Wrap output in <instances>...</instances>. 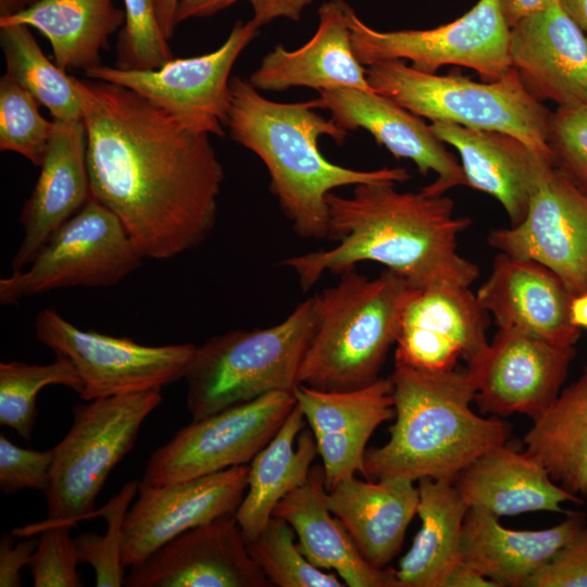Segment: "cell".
I'll use <instances>...</instances> for the list:
<instances>
[{
    "label": "cell",
    "instance_id": "cell-1",
    "mask_svg": "<svg viewBox=\"0 0 587 587\" xmlns=\"http://www.w3.org/2000/svg\"><path fill=\"white\" fill-rule=\"evenodd\" d=\"M74 85L91 197L117 216L143 258L167 260L202 243L224 182L210 134L126 87L75 76Z\"/></svg>",
    "mask_w": 587,
    "mask_h": 587
},
{
    "label": "cell",
    "instance_id": "cell-2",
    "mask_svg": "<svg viewBox=\"0 0 587 587\" xmlns=\"http://www.w3.org/2000/svg\"><path fill=\"white\" fill-rule=\"evenodd\" d=\"M392 182L353 186L351 196H327L329 235L336 241L284 259L303 290L325 273L341 274L372 261L404 277L412 287L452 284L470 287L478 266L458 252V237L471 218L455 216L451 198L423 191L400 192Z\"/></svg>",
    "mask_w": 587,
    "mask_h": 587
},
{
    "label": "cell",
    "instance_id": "cell-3",
    "mask_svg": "<svg viewBox=\"0 0 587 587\" xmlns=\"http://www.w3.org/2000/svg\"><path fill=\"white\" fill-rule=\"evenodd\" d=\"M315 109V99L268 100L249 80L235 75L226 128L232 140L253 152L267 168L271 191L295 233L325 239L329 235L326 200L334 189L374 182L404 183L411 174L404 167L353 170L325 159L319 138L328 136L342 145L348 132Z\"/></svg>",
    "mask_w": 587,
    "mask_h": 587
},
{
    "label": "cell",
    "instance_id": "cell-4",
    "mask_svg": "<svg viewBox=\"0 0 587 587\" xmlns=\"http://www.w3.org/2000/svg\"><path fill=\"white\" fill-rule=\"evenodd\" d=\"M390 438L364 454L366 477L454 480L474 460L507 442L511 427L473 412L466 367L428 372L395 364Z\"/></svg>",
    "mask_w": 587,
    "mask_h": 587
},
{
    "label": "cell",
    "instance_id": "cell-5",
    "mask_svg": "<svg viewBox=\"0 0 587 587\" xmlns=\"http://www.w3.org/2000/svg\"><path fill=\"white\" fill-rule=\"evenodd\" d=\"M411 288L387 268L375 278L354 268L342 272L337 285L317 294V324L300 366L299 385L344 391L376 382L396 345Z\"/></svg>",
    "mask_w": 587,
    "mask_h": 587
},
{
    "label": "cell",
    "instance_id": "cell-6",
    "mask_svg": "<svg viewBox=\"0 0 587 587\" xmlns=\"http://www.w3.org/2000/svg\"><path fill=\"white\" fill-rule=\"evenodd\" d=\"M317 316L314 295L276 325L230 330L196 347L184 377L192 421L270 392L294 394Z\"/></svg>",
    "mask_w": 587,
    "mask_h": 587
},
{
    "label": "cell",
    "instance_id": "cell-7",
    "mask_svg": "<svg viewBox=\"0 0 587 587\" xmlns=\"http://www.w3.org/2000/svg\"><path fill=\"white\" fill-rule=\"evenodd\" d=\"M366 78L375 92L432 123L507 133L552 162V112L528 93L512 66L497 80L478 83L454 73L421 72L403 60H386L367 66Z\"/></svg>",
    "mask_w": 587,
    "mask_h": 587
},
{
    "label": "cell",
    "instance_id": "cell-8",
    "mask_svg": "<svg viewBox=\"0 0 587 587\" xmlns=\"http://www.w3.org/2000/svg\"><path fill=\"white\" fill-rule=\"evenodd\" d=\"M161 389L98 398L73 407V424L53 448L43 491L46 522L70 524L95 515L111 471L130 451L141 424L162 402Z\"/></svg>",
    "mask_w": 587,
    "mask_h": 587
},
{
    "label": "cell",
    "instance_id": "cell-9",
    "mask_svg": "<svg viewBox=\"0 0 587 587\" xmlns=\"http://www.w3.org/2000/svg\"><path fill=\"white\" fill-rule=\"evenodd\" d=\"M145 259L117 216L92 197L43 245L29 267L0 279V303L71 287L116 285Z\"/></svg>",
    "mask_w": 587,
    "mask_h": 587
},
{
    "label": "cell",
    "instance_id": "cell-10",
    "mask_svg": "<svg viewBox=\"0 0 587 587\" xmlns=\"http://www.w3.org/2000/svg\"><path fill=\"white\" fill-rule=\"evenodd\" d=\"M355 58L364 66L386 60H408L421 72L436 74L445 65L475 71L485 82L510 68V26L500 0H478L464 15L432 29L379 32L371 28L345 2Z\"/></svg>",
    "mask_w": 587,
    "mask_h": 587
},
{
    "label": "cell",
    "instance_id": "cell-11",
    "mask_svg": "<svg viewBox=\"0 0 587 587\" xmlns=\"http://www.w3.org/2000/svg\"><path fill=\"white\" fill-rule=\"evenodd\" d=\"M36 338L68 358L85 401L162 389L185 377L196 350L192 344L146 346L128 337L82 329L53 309L35 320Z\"/></svg>",
    "mask_w": 587,
    "mask_h": 587
},
{
    "label": "cell",
    "instance_id": "cell-12",
    "mask_svg": "<svg viewBox=\"0 0 587 587\" xmlns=\"http://www.w3.org/2000/svg\"><path fill=\"white\" fill-rule=\"evenodd\" d=\"M297 401L276 391L180 428L150 455L140 484L164 486L246 465L276 435Z\"/></svg>",
    "mask_w": 587,
    "mask_h": 587
},
{
    "label": "cell",
    "instance_id": "cell-13",
    "mask_svg": "<svg viewBox=\"0 0 587 587\" xmlns=\"http://www.w3.org/2000/svg\"><path fill=\"white\" fill-rule=\"evenodd\" d=\"M260 26L238 21L224 43L210 53L172 59L154 70H123L100 64L86 77L126 87L185 126L224 136L230 102V72Z\"/></svg>",
    "mask_w": 587,
    "mask_h": 587
},
{
    "label": "cell",
    "instance_id": "cell-14",
    "mask_svg": "<svg viewBox=\"0 0 587 587\" xmlns=\"http://www.w3.org/2000/svg\"><path fill=\"white\" fill-rule=\"evenodd\" d=\"M575 353L574 347L498 328L482 357L466 365L479 412L501 417L522 413L537 421L559 397Z\"/></svg>",
    "mask_w": 587,
    "mask_h": 587
},
{
    "label": "cell",
    "instance_id": "cell-15",
    "mask_svg": "<svg viewBox=\"0 0 587 587\" xmlns=\"http://www.w3.org/2000/svg\"><path fill=\"white\" fill-rule=\"evenodd\" d=\"M488 242L545 265L573 297L587 291V196L553 164L542 170L523 221L492 230Z\"/></svg>",
    "mask_w": 587,
    "mask_h": 587
},
{
    "label": "cell",
    "instance_id": "cell-16",
    "mask_svg": "<svg viewBox=\"0 0 587 587\" xmlns=\"http://www.w3.org/2000/svg\"><path fill=\"white\" fill-rule=\"evenodd\" d=\"M489 316L470 287H412L401 312L395 364L428 372L452 371L460 359L472 364L489 345Z\"/></svg>",
    "mask_w": 587,
    "mask_h": 587
},
{
    "label": "cell",
    "instance_id": "cell-17",
    "mask_svg": "<svg viewBox=\"0 0 587 587\" xmlns=\"http://www.w3.org/2000/svg\"><path fill=\"white\" fill-rule=\"evenodd\" d=\"M248 472L246 464L164 486L139 484L124 521L123 566L140 563L188 529L234 514L245 496Z\"/></svg>",
    "mask_w": 587,
    "mask_h": 587
},
{
    "label": "cell",
    "instance_id": "cell-18",
    "mask_svg": "<svg viewBox=\"0 0 587 587\" xmlns=\"http://www.w3.org/2000/svg\"><path fill=\"white\" fill-rule=\"evenodd\" d=\"M127 587H270L235 513L188 529L130 566Z\"/></svg>",
    "mask_w": 587,
    "mask_h": 587
},
{
    "label": "cell",
    "instance_id": "cell-19",
    "mask_svg": "<svg viewBox=\"0 0 587 587\" xmlns=\"http://www.w3.org/2000/svg\"><path fill=\"white\" fill-rule=\"evenodd\" d=\"M317 109L330 112L332 120L347 132L367 130L396 159H409L421 174L437 177L421 191L441 196L466 186L461 163L421 116L375 91L339 87L319 91Z\"/></svg>",
    "mask_w": 587,
    "mask_h": 587
},
{
    "label": "cell",
    "instance_id": "cell-20",
    "mask_svg": "<svg viewBox=\"0 0 587 587\" xmlns=\"http://www.w3.org/2000/svg\"><path fill=\"white\" fill-rule=\"evenodd\" d=\"M509 58L536 100L558 108L587 102V34L559 1L510 27Z\"/></svg>",
    "mask_w": 587,
    "mask_h": 587
},
{
    "label": "cell",
    "instance_id": "cell-21",
    "mask_svg": "<svg viewBox=\"0 0 587 587\" xmlns=\"http://www.w3.org/2000/svg\"><path fill=\"white\" fill-rule=\"evenodd\" d=\"M475 296L498 328L519 329L561 347H574L580 336L570 316L573 296L534 260L499 251Z\"/></svg>",
    "mask_w": 587,
    "mask_h": 587
},
{
    "label": "cell",
    "instance_id": "cell-22",
    "mask_svg": "<svg viewBox=\"0 0 587 587\" xmlns=\"http://www.w3.org/2000/svg\"><path fill=\"white\" fill-rule=\"evenodd\" d=\"M53 122L39 177L21 210L24 236L11 262L13 272L25 268L50 237L91 198L85 123Z\"/></svg>",
    "mask_w": 587,
    "mask_h": 587
},
{
    "label": "cell",
    "instance_id": "cell-23",
    "mask_svg": "<svg viewBox=\"0 0 587 587\" xmlns=\"http://www.w3.org/2000/svg\"><path fill=\"white\" fill-rule=\"evenodd\" d=\"M248 80L259 91L280 92L291 87L317 91L352 87L374 91L366 68L354 55L344 0L323 2L313 37L292 51L276 46Z\"/></svg>",
    "mask_w": 587,
    "mask_h": 587
},
{
    "label": "cell",
    "instance_id": "cell-24",
    "mask_svg": "<svg viewBox=\"0 0 587 587\" xmlns=\"http://www.w3.org/2000/svg\"><path fill=\"white\" fill-rule=\"evenodd\" d=\"M430 127L459 152L466 186L497 199L511 226L521 223L542 170L552 162L507 133L444 122Z\"/></svg>",
    "mask_w": 587,
    "mask_h": 587
},
{
    "label": "cell",
    "instance_id": "cell-25",
    "mask_svg": "<svg viewBox=\"0 0 587 587\" xmlns=\"http://www.w3.org/2000/svg\"><path fill=\"white\" fill-rule=\"evenodd\" d=\"M403 477L377 483L354 475L326 491L327 508L344 525L362 557L385 569L399 553L420 501L419 487Z\"/></svg>",
    "mask_w": 587,
    "mask_h": 587
},
{
    "label": "cell",
    "instance_id": "cell-26",
    "mask_svg": "<svg viewBox=\"0 0 587 587\" xmlns=\"http://www.w3.org/2000/svg\"><path fill=\"white\" fill-rule=\"evenodd\" d=\"M469 508L495 516L547 511L569 514L563 502L583 503L550 477L546 469L526 451L503 444L480 455L453 480Z\"/></svg>",
    "mask_w": 587,
    "mask_h": 587
},
{
    "label": "cell",
    "instance_id": "cell-27",
    "mask_svg": "<svg viewBox=\"0 0 587 587\" xmlns=\"http://www.w3.org/2000/svg\"><path fill=\"white\" fill-rule=\"evenodd\" d=\"M323 466L311 469L305 484L275 507L273 516L285 520L298 537L303 555L321 570H334L348 587H400L396 570L376 569L359 552L325 501Z\"/></svg>",
    "mask_w": 587,
    "mask_h": 587
},
{
    "label": "cell",
    "instance_id": "cell-28",
    "mask_svg": "<svg viewBox=\"0 0 587 587\" xmlns=\"http://www.w3.org/2000/svg\"><path fill=\"white\" fill-rule=\"evenodd\" d=\"M499 517L470 508L462 526V561L500 587H524L526 580L587 522L571 511L558 525L539 530H515Z\"/></svg>",
    "mask_w": 587,
    "mask_h": 587
},
{
    "label": "cell",
    "instance_id": "cell-29",
    "mask_svg": "<svg viewBox=\"0 0 587 587\" xmlns=\"http://www.w3.org/2000/svg\"><path fill=\"white\" fill-rule=\"evenodd\" d=\"M296 403L271 441L249 465L247 494L235 512L246 541L252 540L273 516L276 504L305 484L319 454L311 429Z\"/></svg>",
    "mask_w": 587,
    "mask_h": 587
},
{
    "label": "cell",
    "instance_id": "cell-30",
    "mask_svg": "<svg viewBox=\"0 0 587 587\" xmlns=\"http://www.w3.org/2000/svg\"><path fill=\"white\" fill-rule=\"evenodd\" d=\"M419 492L421 527L396 576L400 587H445L462 562V526L470 508L452 480L421 478Z\"/></svg>",
    "mask_w": 587,
    "mask_h": 587
},
{
    "label": "cell",
    "instance_id": "cell-31",
    "mask_svg": "<svg viewBox=\"0 0 587 587\" xmlns=\"http://www.w3.org/2000/svg\"><path fill=\"white\" fill-rule=\"evenodd\" d=\"M25 24L50 42L54 63L62 70L100 65L109 38L125 23V13L112 0H38L0 23Z\"/></svg>",
    "mask_w": 587,
    "mask_h": 587
},
{
    "label": "cell",
    "instance_id": "cell-32",
    "mask_svg": "<svg viewBox=\"0 0 587 587\" xmlns=\"http://www.w3.org/2000/svg\"><path fill=\"white\" fill-rule=\"evenodd\" d=\"M524 444L559 486L587 497V365L534 422Z\"/></svg>",
    "mask_w": 587,
    "mask_h": 587
},
{
    "label": "cell",
    "instance_id": "cell-33",
    "mask_svg": "<svg viewBox=\"0 0 587 587\" xmlns=\"http://www.w3.org/2000/svg\"><path fill=\"white\" fill-rule=\"evenodd\" d=\"M294 395L314 436L330 434L370 439L382 423L395 415L390 377L344 391L299 385Z\"/></svg>",
    "mask_w": 587,
    "mask_h": 587
},
{
    "label": "cell",
    "instance_id": "cell-34",
    "mask_svg": "<svg viewBox=\"0 0 587 587\" xmlns=\"http://www.w3.org/2000/svg\"><path fill=\"white\" fill-rule=\"evenodd\" d=\"M0 43L5 73L45 105L54 121H80L83 109L74 76L49 61L29 27L0 23Z\"/></svg>",
    "mask_w": 587,
    "mask_h": 587
},
{
    "label": "cell",
    "instance_id": "cell-35",
    "mask_svg": "<svg viewBox=\"0 0 587 587\" xmlns=\"http://www.w3.org/2000/svg\"><path fill=\"white\" fill-rule=\"evenodd\" d=\"M49 385L66 386L77 394L83 383L72 361L59 353L49 364L20 361L0 363V424L30 440L36 422V398Z\"/></svg>",
    "mask_w": 587,
    "mask_h": 587
},
{
    "label": "cell",
    "instance_id": "cell-36",
    "mask_svg": "<svg viewBox=\"0 0 587 587\" xmlns=\"http://www.w3.org/2000/svg\"><path fill=\"white\" fill-rule=\"evenodd\" d=\"M295 532L283 519L272 516L247 549L272 586L342 587L341 578L314 566L294 541Z\"/></svg>",
    "mask_w": 587,
    "mask_h": 587
},
{
    "label": "cell",
    "instance_id": "cell-37",
    "mask_svg": "<svg viewBox=\"0 0 587 587\" xmlns=\"http://www.w3.org/2000/svg\"><path fill=\"white\" fill-rule=\"evenodd\" d=\"M40 103L7 74L0 78V150L12 151L40 166L52 132L53 121L38 110Z\"/></svg>",
    "mask_w": 587,
    "mask_h": 587
},
{
    "label": "cell",
    "instance_id": "cell-38",
    "mask_svg": "<svg viewBox=\"0 0 587 587\" xmlns=\"http://www.w3.org/2000/svg\"><path fill=\"white\" fill-rule=\"evenodd\" d=\"M140 480L126 483L100 510L107 521L104 535L84 533L75 538L79 562L90 564L96 573L97 587L124 585L122 563L123 527L129 504L139 489Z\"/></svg>",
    "mask_w": 587,
    "mask_h": 587
},
{
    "label": "cell",
    "instance_id": "cell-39",
    "mask_svg": "<svg viewBox=\"0 0 587 587\" xmlns=\"http://www.w3.org/2000/svg\"><path fill=\"white\" fill-rule=\"evenodd\" d=\"M125 23L116 42L115 65L123 70H154L173 59L154 0H123Z\"/></svg>",
    "mask_w": 587,
    "mask_h": 587
},
{
    "label": "cell",
    "instance_id": "cell-40",
    "mask_svg": "<svg viewBox=\"0 0 587 587\" xmlns=\"http://www.w3.org/2000/svg\"><path fill=\"white\" fill-rule=\"evenodd\" d=\"M70 524L28 525L12 534L28 537L40 532L28 564L35 587H80L79 562Z\"/></svg>",
    "mask_w": 587,
    "mask_h": 587
},
{
    "label": "cell",
    "instance_id": "cell-41",
    "mask_svg": "<svg viewBox=\"0 0 587 587\" xmlns=\"http://www.w3.org/2000/svg\"><path fill=\"white\" fill-rule=\"evenodd\" d=\"M549 147L553 166L587 196V102L552 113Z\"/></svg>",
    "mask_w": 587,
    "mask_h": 587
},
{
    "label": "cell",
    "instance_id": "cell-42",
    "mask_svg": "<svg viewBox=\"0 0 587 587\" xmlns=\"http://www.w3.org/2000/svg\"><path fill=\"white\" fill-rule=\"evenodd\" d=\"M53 460V449L20 448L0 434V488L5 494L22 489L45 491Z\"/></svg>",
    "mask_w": 587,
    "mask_h": 587
},
{
    "label": "cell",
    "instance_id": "cell-43",
    "mask_svg": "<svg viewBox=\"0 0 587 587\" xmlns=\"http://www.w3.org/2000/svg\"><path fill=\"white\" fill-rule=\"evenodd\" d=\"M524 587H587V522L526 580Z\"/></svg>",
    "mask_w": 587,
    "mask_h": 587
},
{
    "label": "cell",
    "instance_id": "cell-44",
    "mask_svg": "<svg viewBox=\"0 0 587 587\" xmlns=\"http://www.w3.org/2000/svg\"><path fill=\"white\" fill-rule=\"evenodd\" d=\"M37 540L25 537L15 546L10 535L0 539V586L20 587L23 585L21 570L28 565L36 549Z\"/></svg>",
    "mask_w": 587,
    "mask_h": 587
},
{
    "label": "cell",
    "instance_id": "cell-45",
    "mask_svg": "<svg viewBox=\"0 0 587 587\" xmlns=\"http://www.w3.org/2000/svg\"><path fill=\"white\" fill-rule=\"evenodd\" d=\"M253 9L252 20L261 27L275 18L299 21L313 0H247Z\"/></svg>",
    "mask_w": 587,
    "mask_h": 587
},
{
    "label": "cell",
    "instance_id": "cell-46",
    "mask_svg": "<svg viewBox=\"0 0 587 587\" xmlns=\"http://www.w3.org/2000/svg\"><path fill=\"white\" fill-rule=\"evenodd\" d=\"M239 0H178L176 25L193 17L211 16Z\"/></svg>",
    "mask_w": 587,
    "mask_h": 587
},
{
    "label": "cell",
    "instance_id": "cell-47",
    "mask_svg": "<svg viewBox=\"0 0 587 587\" xmlns=\"http://www.w3.org/2000/svg\"><path fill=\"white\" fill-rule=\"evenodd\" d=\"M558 0H500L502 14L511 27L522 18L545 10Z\"/></svg>",
    "mask_w": 587,
    "mask_h": 587
},
{
    "label": "cell",
    "instance_id": "cell-48",
    "mask_svg": "<svg viewBox=\"0 0 587 587\" xmlns=\"http://www.w3.org/2000/svg\"><path fill=\"white\" fill-rule=\"evenodd\" d=\"M445 587H500L475 567L463 561L448 576Z\"/></svg>",
    "mask_w": 587,
    "mask_h": 587
},
{
    "label": "cell",
    "instance_id": "cell-49",
    "mask_svg": "<svg viewBox=\"0 0 587 587\" xmlns=\"http://www.w3.org/2000/svg\"><path fill=\"white\" fill-rule=\"evenodd\" d=\"M161 29L170 40L176 28V10L178 0H154Z\"/></svg>",
    "mask_w": 587,
    "mask_h": 587
},
{
    "label": "cell",
    "instance_id": "cell-50",
    "mask_svg": "<svg viewBox=\"0 0 587 587\" xmlns=\"http://www.w3.org/2000/svg\"><path fill=\"white\" fill-rule=\"evenodd\" d=\"M564 12L587 34V0H558Z\"/></svg>",
    "mask_w": 587,
    "mask_h": 587
},
{
    "label": "cell",
    "instance_id": "cell-51",
    "mask_svg": "<svg viewBox=\"0 0 587 587\" xmlns=\"http://www.w3.org/2000/svg\"><path fill=\"white\" fill-rule=\"evenodd\" d=\"M570 316L573 325L587 332V291L572 298Z\"/></svg>",
    "mask_w": 587,
    "mask_h": 587
},
{
    "label": "cell",
    "instance_id": "cell-52",
    "mask_svg": "<svg viewBox=\"0 0 587 587\" xmlns=\"http://www.w3.org/2000/svg\"><path fill=\"white\" fill-rule=\"evenodd\" d=\"M25 8L24 0H0V17L15 14Z\"/></svg>",
    "mask_w": 587,
    "mask_h": 587
},
{
    "label": "cell",
    "instance_id": "cell-53",
    "mask_svg": "<svg viewBox=\"0 0 587 587\" xmlns=\"http://www.w3.org/2000/svg\"><path fill=\"white\" fill-rule=\"evenodd\" d=\"M36 1H38V0H24L26 7H28V5L33 4V3H35Z\"/></svg>",
    "mask_w": 587,
    "mask_h": 587
}]
</instances>
